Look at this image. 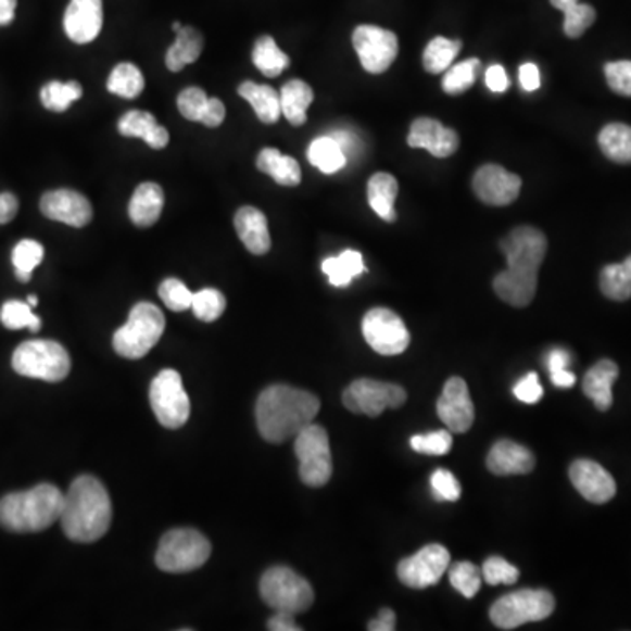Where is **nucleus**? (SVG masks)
Here are the masks:
<instances>
[{"label":"nucleus","mask_w":631,"mask_h":631,"mask_svg":"<svg viewBox=\"0 0 631 631\" xmlns=\"http://www.w3.org/2000/svg\"><path fill=\"white\" fill-rule=\"evenodd\" d=\"M500 250L507 268L493 281L496 295L513 307H527L535 299L539 268L547 253V239L535 227L514 228L502 239Z\"/></svg>","instance_id":"1"},{"label":"nucleus","mask_w":631,"mask_h":631,"mask_svg":"<svg viewBox=\"0 0 631 631\" xmlns=\"http://www.w3.org/2000/svg\"><path fill=\"white\" fill-rule=\"evenodd\" d=\"M319 399L311 391L288 384L265 388L256 400L260 436L273 444L295 439L318 416Z\"/></svg>","instance_id":"2"},{"label":"nucleus","mask_w":631,"mask_h":631,"mask_svg":"<svg viewBox=\"0 0 631 631\" xmlns=\"http://www.w3.org/2000/svg\"><path fill=\"white\" fill-rule=\"evenodd\" d=\"M113 519V505L104 484L93 476L74 479L65 495L60 516L62 530L68 541L90 544L108 533Z\"/></svg>","instance_id":"3"},{"label":"nucleus","mask_w":631,"mask_h":631,"mask_svg":"<svg viewBox=\"0 0 631 631\" xmlns=\"http://www.w3.org/2000/svg\"><path fill=\"white\" fill-rule=\"evenodd\" d=\"M65 495L55 484H37L0 500V525L14 533H36L59 521Z\"/></svg>","instance_id":"4"},{"label":"nucleus","mask_w":631,"mask_h":631,"mask_svg":"<svg viewBox=\"0 0 631 631\" xmlns=\"http://www.w3.org/2000/svg\"><path fill=\"white\" fill-rule=\"evenodd\" d=\"M164 330V313L151 302H139L130 311L128 321L114 333V351L123 358H142L159 344Z\"/></svg>","instance_id":"5"},{"label":"nucleus","mask_w":631,"mask_h":631,"mask_svg":"<svg viewBox=\"0 0 631 631\" xmlns=\"http://www.w3.org/2000/svg\"><path fill=\"white\" fill-rule=\"evenodd\" d=\"M14 373L46 382L64 381L71 373V356L56 341H27L14 351Z\"/></svg>","instance_id":"6"},{"label":"nucleus","mask_w":631,"mask_h":631,"mask_svg":"<svg viewBox=\"0 0 631 631\" xmlns=\"http://www.w3.org/2000/svg\"><path fill=\"white\" fill-rule=\"evenodd\" d=\"M211 542L191 528H178L165 533L156 550V565L168 573L197 570L210 559Z\"/></svg>","instance_id":"7"},{"label":"nucleus","mask_w":631,"mask_h":631,"mask_svg":"<svg viewBox=\"0 0 631 631\" xmlns=\"http://www.w3.org/2000/svg\"><path fill=\"white\" fill-rule=\"evenodd\" d=\"M260 595L274 610L291 614L305 613L314 604L310 581L288 567L268 568L260 581Z\"/></svg>","instance_id":"8"},{"label":"nucleus","mask_w":631,"mask_h":631,"mask_svg":"<svg viewBox=\"0 0 631 631\" xmlns=\"http://www.w3.org/2000/svg\"><path fill=\"white\" fill-rule=\"evenodd\" d=\"M554 596L545 590H519L491 605L490 619L500 630H516L527 622L544 621L554 613Z\"/></svg>","instance_id":"9"},{"label":"nucleus","mask_w":631,"mask_h":631,"mask_svg":"<svg viewBox=\"0 0 631 631\" xmlns=\"http://www.w3.org/2000/svg\"><path fill=\"white\" fill-rule=\"evenodd\" d=\"M295 454L299 458L300 479L311 488H321L332 477V451L325 428L319 425L305 427L295 437Z\"/></svg>","instance_id":"10"},{"label":"nucleus","mask_w":631,"mask_h":631,"mask_svg":"<svg viewBox=\"0 0 631 631\" xmlns=\"http://www.w3.org/2000/svg\"><path fill=\"white\" fill-rule=\"evenodd\" d=\"M407 393L395 382L358 379L351 382L342 393L345 409L355 414H365L370 418L381 416L387 409H399L405 404Z\"/></svg>","instance_id":"11"},{"label":"nucleus","mask_w":631,"mask_h":631,"mask_svg":"<svg viewBox=\"0 0 631 631\" xmlns=\"http://www.w3.org/2000/svg\"><path fill=\"white\" fill-rule=\"evenodd\" d=\"M150 404L162 427L181 428L190 418V399L173 368H165L151 382Z\"/></svg>","instance_id":"12"},{"label":"nucleus","mask_w":631,"mask_h":631,"mask_svg":"<svg viewBox=\"0 0 631 631\" xmlns=\"http://www.w3.org/2000/svg\"><path fill=\"white\" fill-rule=\"evenodd\" d=\"M365 341L382 356L402 355L411 344V333L399 314L384 307L368 311L362 321Z\"/></svg>","instance_id":"13"},{"label":"nucleus","mask_w":631,"mask_h":631,"mask_svg":"<svg viewBox=\"0 0 631 631\" xmlns=\"http://www.w3.org/2000/svg\"><path fill=\"white\" fill-rule=\"evenodd\" d=\"M353 46L359 64L370 74H382L399 55V37L387 28L359 25L353 33Z\"/></svg>","instance_id":"14"},{"label":"nucleus","mask_w":631,"mask_h":631,"mask_svg":"<svg viewBox=\"0 0 631 631\" xmlns=\"http://www.w3.org/2000/svg\"><path fill=\"white\" fill-rule=\"evenodd\" d=\"M450 564L451 554L444 545L428 544L409 558L402 559L396 576L405 586L425 590L441 581Z\"/></svg>","instance_id":"15"},{"label":"nucleus","mask_w":631,"mask_h":631,"mask_svg":"<svg viewBox=\"0 0 631 631\" xmlns=\"http://www.w3.org/2000/svg\"><path fill=\"white\" fill-rule=\"evenodd\" d=\"M437 414L451 433H467L472 428L476 411L467 382L462 377H451L445 382L441 399L437 402Z\"/></svg>","instance_id":"16"},{"label":"nucleus","mask_w":631,"mask_h":631,"mask_svg":"<svg viewBox=\"0 0 631 631\" xmlns=\"http://www.w3.org/2000/svg\"><path fill=\"white\" fill-rule=\"evenodd\" d=\"M474 193L488 205L513 204L521 191V178L500 165H482L472 179Z\"/></svg>","instance_id":"17"},{"label":"nucleus","mask_w":631,"mask_h":631,"mask_svg":"<svg viewBox=\"0 0 631 631\" xmlns=\"http://www.w3.org/2000/svg\"><path fill=\"white\" fill-rule=\"evenodd\" d=\"M39 207L46 218L65 223L68 227H87L93 218L90 200L79 191L67 190V188L46 191L41 197Z\"/></svg>","instance_id":"18"},{"label":"nucleus","mask_w":631,"mask_h":631,"mask_svg":"<svg viewBox=\"0 0 631 631\" xmlns=\"http://www.w3.org/2000/svg\"><path fill=\"white\" fill-rule=\"evenodd\" d=\"M573 488L591 504H607L616 495V481L602 465L591 459H576L568 470Z\"/></svg>","instance_id":"19"},{"label":"nucleus","mask_w":631,"mask_h":631,"mask_svg":"<svg viewBox=\"0 0 631 631\" xmlns=\"http://www.w3.org/2000/svg\"><path fill=\"white\" fill-rule=\"evenodd\" d=\"M104 23L102 0H71L64 14V28L71 41L88 45L96 41Z\"/></svg>","instance_id":"20"},{"label":"nucleus","mask_w":631,"mask_h":631,"mask_svg":"<svg viewBox=\"0 0 631 631\" xmlns=\"http://www.w3.org/2000/svg\"><path fill=\"white\" fill-rule=\"evenodd\" d=\"M407 144L411 148L427 150L436 159H447L458 150L459 137L453 128L444 127L441 122L422 116V118L414 119L411 125Z\"/></svg>","instance_id":"21"},{"label":"nucleus","mask_w":631,"mask_h":631,"mask_svg":"<svg viewBox=\"0 0 631 631\" xmlns=\"http://www.w3.org/2000/svg\"><path fill=\"white\" fill-rule=\"evenodd\" d=\"M488 470L495 476H525L535 468V454L518 442H496L487 459Z\"/></svg>","instance_id":"22"},{"label":"nucleus","mask_w":631,"mask_h":631,"mask_svg":"<svg viewBox=\"0 0 631 631\" xmlns=\"http://www.w3.org/2000/svg\"><path fill=\"white\" fill-rule=\"evenodd\" d=\"M237 234L244 242L245 250L253 255L262 256L270 251V234H268V222L265 214L256 207L244 205L237 211L234 218Z\"/></svg>","instance_id":"23"},{"label":"nucleus","mask_w":631,"mask_h":631,"mask_svg":"<svg viewBox=\"0 0 631 631\" xmlns=\"http://www.w3.org/2000/svg\"><path fill=\"white\" fill-rule=\"evenodd\" d=\"M118 132L123 137H139L153 150H164L171 139L167 128L162 127L153 114L139 110L123 114L118 122Z\"/></svg>","instance_id":"24"},{"label":"nucleus","mask_w":631,"mask_h":631,"mask_svg":"<svg viewBox=\"0 0 631 631\" xmlns=\"http://www.w3.org/2000/svg\"><path fill=\"white\" fill-rule=\"evenodd\" d=\"M618 376L619 367L613 359H600L598 364L588 370L582 381V390L596 409L605 413L613 407V384Z\"/></svg>","instance_id":"25"},{"label":"nucleus","mask_w":631,"mask_h":631,"mask_svg":"<svg viewBox=\"0 0 631 631\" xmlns=\"http://www.w3.org/2000/svg\"><path fill=\"white\" fill-rule=\"evenodd\" d=\"M164 190L156 182H142L134 191L130 204H128V216L134 225L139 228L153 227L162 216L164 210Z\"/></svg>","instance_id":"26"},{"label":"nucleus","mask_w":631,"mask_h":631,"mask_svg":"<svg viewBox=\"0 0 631 631\" xmlns=\"http://www.w3.org/2000/svg\"><path fill=\"white\" fill-rule=\"evenodd\" d=\"M368 204L374 213L384 222L393 223L396 219L395 200L399 195V181L388 173H376L368 179Z\"/></svg>","instance_id":"27"},{"label":"nucleus","mask_w":631,"mask_h":631,"mask_svg":"<svg viewBox=\"0 0 631 631\" xmlns=\"http://www.w3.org/2000/svg\"><path fill=\"white\" fill-rule=\"evenodd\" d=\"M204 50V37L193 27H181L176 33V41L168 48L165 64L168 71L179 73L187 65L195 64Z\"/></svg>","instance_id":"28"},{"label":"nucleus","mask_w":631,"mask_h":631,"mask_svg":"<svg viewBox=\"0 0 631 631\" xmlns=\"http://www.w3.org/2000/svg\"><path fill=\"white\" fill-rule=\"evenodd\" d=\"M256 167L282 187H299L302 181L299 162L291 156L282 155L276 148H264L260 151Z\"/></svg>","instance_id":"29"},{"label":"nucleus","mask_w":631,"mask_h":631,"mask_svg":"<svg viewBox=\"0 0 631 631\" xmlns=\"http://www.w3.org/2000/svg\"><path fill=\"white\" fill-rule=\"evenodd\" d=\"M281 99V114L291 125L300 127L307 122V110L314 100L313 88L302 79H291L279 93Z\"/></svg>","instance_id":"30"},{"label":"nucleus","mask_w":631,"mask_h":631,"mask_svg":"<svg viewBox=\"0 0 631 631\" xmlns=\"http://www.w3.org/2000/svg\"><path fill=\"white\" fill-rule=\"evenodd\" d=\"M237 91H239V96L242 99L250 102L260 122L273 125V123L281 118V99H279V93L273 87L244 81L241 87L237 88Z\"/></svg>","instance_id":"31"},{"label":"nucleus","mask_w":631,"mask_h":631,"mask_svg":"<svg viewBox=\"0 0 631 631\" xmlns=\"http://www.w3.org/2000/svg\"><path fill=\"white\" fill-rule=\"evenodd\" d=\"M323 273L327 274L328 281L336 288L350 287L355 277L362 276L367 270L364 256L359 251H342L339 256H330L321 264Z\"/></svg>","instance_id":"32"},{"label":"nucleus","mask_w":631,"mask_h":631,"mask_svg":"<svg viewBox=\"0 0 631 631\" xmlns=\"http://www.w3.org/2000/svg\"><path fill=\"white\" fill-rule=\"evenodd\" d=\"M600 150L616 164H631V127L624 123H610L598 136Z\"/></svg>","instance_id":"33"},{"label":"nucleus","mask_w":631,"mask_h":631,"mask_svg":"<svg viewBox=\"0 0 631 631\" xmlns=\"http://www.w3.org/2000/svg\"><path fill=\"white\" fill-rule=\"evenodd\" d=\"M307 159L323 174L339 173L348 164V156L332 136L314 139L307 150Z\"/></svg>","instance_id":"34"},{"label":"nucleus","mask_w":631,"mask_h":631,"mask_svg":"<svg viewBox=\"0 0 631 631\" xmlns=\"http://www.w3.org/2000/svg\"><path fill=\"white\" fill-rule=\"evenodd\" d=\"M600 290L616 302L631 299V255L622 264L604 267L600 274Z\"/></svg>","instance_id":"35"},{"label":"nucleus","mask_w":631,"mask_h":631,"mask_svg":"<svg viewBox=\"0 0 631 631\" xmlns=\"http://www.w3.org/2000/svg\"><path fill=\"white\" fill-rule=\"evenodd\" d=\"M253 64L267 78H276L290 65V59L276 45L274 37L262 36L256 39L255 48H253Z\"/></svg>","instance_id":"36"},{"label":"nucleus","mask_w":631,"mask_h":631,"mask_svg":"<svg viewBox=\"0 0 631 631\" xmlns=\"http://www.w3.org/2000/svg\"><path fill=\"white\" fill-rule=\"evenodd\" d=\"M551 4L564 11V30L570 39L581 37L595 23L596 11L590 4H581L579 0H551Z\"/></svg>","instance_id":"37"},{"label":"nucleus","mask_w":631,"mask_h":631,"mask_svg":"<svg viewBox=\"0 0 631 631\" xmlns=\"http://www.w3.org/2000/svg\"><path fill=\"white\" fill-rule=\"evenodd\" d=\"M108 90L123 99H137L144 91L141 68L130 62L116 65L108 79Z\"/></svg>","instance_id":"38"},{"label":"nucleus","mask_w":631,"mask_h":631,"mask_svg":"<svg viewBox=\"0 0 631 631\" xmlns=\"http://www.w3.org/2000/svg\"><path fill=\"white\" fill-rule=\"evenodd\" d=\"M462 50V41H451L445 37H436L428 42L427 50L422 53V67L430 74H442L453 65L454 59Z\"/></svg>","instance_id":"39"},{"label":"nucleus","mask_w":631,"mask_h":631,"mask_svg":"<svg viewBox=\"0 0 631 631\" xmlns=\"http://www.w3.org/2000/svg\"><path fill=\"white\" fill-rule=\"evenodd\" d=\"M81 97L83 87L78 81H51L41 88L42 105L53 113H64Z\"/></svg>","instance_id":"40"},{"label":"nucleus","mask_w":631,"mask_h":631,"mask_svg":"<svg viewBox=\"0 0 631 631\" xmlns=\"http://www.w3.org/2000/svg\"><path fill=\"white\" fill-rule=\"evenodd\" d=\"M479 68H481V62L477 59H468L459 64L451 65L442 78V88H444L445 93L447 96H462L465 91L470 90V87L476 83Z\"/></svg>","instance_id":"41"},{"label":"nucleus","mask_w":631,"mask_h":631,"mask_svg":"<svg viewBox=\"0 0 631 631\" xmlns=\"http://www.w3.org/2000/svg\"><path fill=\"white\" fill-rule=\"evenodd\" d=\"M42 258H45V248H42L41 242L33 241V239H23V241L14 245L11 260H13L14 273H16L18 281H30L34 268L37 265H41Z\"/></svg>","instance_id":"42"},{"label":"nucleus","mask_w":631,"mask_h":631,"mask_svg":"<svg viewBox=\"0 0 631 631\" xmlns=\"http://www.w3.org/2000/svg\"><path fill=\"white\" fill-rule=\"evenodd\" d=\"M0 321L10 330L28 328L30 332H37L41 328V319L33 313V307L27 302L20 300H8L0 310Z\"/></svg>","instance_id":"43"},{"label":"nucleus","mask_w":631,"mask_h":631,"mask_svg":"<svg viewBox=\"0 0 631 631\" xmlns=\"http://www.w3.org/2000/svg\"><path fill=\"white\" fill-rule=\"evenodd\" d=\"M225 310H227V299L222 291L205 288V290L197 291L193 295L191 311L200 321H216L225 313Z\"/></svg>","instance_id":"44"},{"label":"nucleus","mask_w":631,"mask_h":631,"mask_svg":"<svg viewBox=\"0 0 631 631\" xmlns=\"http://www.w3.org/2000/svg\"><path fill=\"white\" fill-rule=\"evenodd\" d=\"M450 582L454 590L465 598H474L479 593L482 584L481 568L470 561H459L450 568Z\"/></svg>","instance_id":"45"},{"label":"nucleus","mask_w":631,"mask_h":631,"mask_svg":"<svg viewBox=\"0 0 631 631\" xmlns=\"http://www.w3.org/2000/svg\"><path fill=\"white\" fill-rule=\"evenodd\" d=\"M159 295L167 305L168 310L174 311V313H181V311L191 310V302H193V293L188 290L185 282L179 281V279H165L159 288Z\"/></svg>","instance_id":"46"},{"label":"nucleus","mask_w":631,"mask_h":631,"mask_svg":"<svg viewBox=\"0 0 631 631\" xmlns=\"http://www.w3.org/2000/svg\"><path fill=\"white\" fill-rule=\"evenodd\" d=\"M482 579L490 584V586H499V584H514L519 579V568L505 561L500 556H491L484 561L481 568Z\"/></svg>","instance_id":"47"},{"label":"nucleus","mask_w":631,"mask_h":631,"mask_svg":"<svg viewBox=\"0 0 631 631\" xmlns=\"http://www.w3.org/2000/svg\"><path fill=\"white\" fill-rule=\"evenodd\" d=\"M411 447L416 453L432 454L442 456L447 454L453 447V436L450 430H439V432L428 433V436H414L411 439Z\"/></svg>","instance_id":"48"},{"label":"nucleus","mask_w":631,"mask_h":631,"mask_svg":"<svg viewBox=\"0 0 631 631\" xmlns=\"http://www.w3.org/2000/svg\"><path fill=\"white\" fill-rule=\"evenodd\" d=\"M207 100H210V97H207V93H205L202 88H185L178 97L179 113H181L185 118L190 119V122L200 123L202 114H204L205 111V105H207Z\"/></svg>","instance_id":"49"},{"label":"nucleus","mask_w":631,"mask_h":631,"mask_svg":"<svg viewBox=\"0 0 631 631\" xmlns=\"http://www.w3.org/2000/svg\"><path fill=\"white\" fill-rule=\"evenodd\" d=\"M605 79L618 96L631 97V60H619L605 65Z\"/></svg>","instance_id":"50"},{"label":"nucleus","mask_w":631,"mask_h":631,"mask_svg":"<svg viewBox=\"0 0 631 631\" xmlns=\"http://www.w3.org/2000/svg\"><path fill=\"white\" fill-rule=\"evenodd\" d=\"M432 490L433 495L437 500H445V502H456V500L462 496V488H459V482L456 481V477L450 472V470H444V468H439L432 474Z\"/></svg>","instance_id":"51"},{"label":"nucleus","mask_w":631,"mask_h":631,"mask_svg":"<svg viewBox=\"0 0 631 631\" xmlns=\"http://www.w3.org/2000/svg\"><path fill=\"white\" fill-rule=\"evenodd\" d=\"M514 395L525 402V404L541 402L544 390H542L541 382H539V376L535 373H530L522 377L521 381L514 387Z\"/></svg>","instance_id":"52"},{"label":"nucleus","mask_w":631,"mask_h":631,"mask_svg":"<svg viewBox=\"0 0 631 631\" xmlns=\"http://www.w3.org/2000/svg\"><path fill=\"white\" fill-rule=\"evenodd\" d=\"M225 114H227V110H225L222 100L216 99V97H211V99L207 100V105H205V111L204 114H202L200 123L210 128L219 127V125L225 122Z\"/></svg>","instance_id":"53"},{"label":"nucleus","mask_w":631,"mask_h":631,"mask_svg":"<svg viewBox=\"0 0 631 631\" xmlns=\"http://www.w3.org/2000/svg\"><path fill=\"white\" fill-rule=\"evenodd\" d=\"M487 85L495 93H504L509 90V76L502 65H491L487 71Z\"/></svg>","instance_id":"54"},{"label":"nucleus","mask_w":631,"mask_h":631,"mask_svg":"<svg viewBox=\"0 0 631 631\" xmlns=\"http://www.w3.org/2000/svg\"><path fill=\"white\" fill-rule=\"evenodd\" d=\"M519 81H521V87L527 91H535L541 88V73H539V67L532 62L528 64H522L519 67Z\"/></svg>","instance_id":"55"},{"label":"nucleus","mask_w":631,"mask_h":631,"mask_svg":"<svg viewBox=\"0 0 631 631\" xmlns=\"http://www.w3.org/2000/svg\"><path fill=\"white\" fill-rule=\"evenodd\" d=\"M20 202L16 195L5 191V193H0V225H5V223L13 222L18 214Z\"/></svg>","instance_id":"56"},{"label":"nucleus","mask_w":631,"mask_h":631,"mask_svg":"<svg viewBox=\"0 0 631 631\" xmlns=\"http://www.w3.org/2000/svg\"><path fill=\"white\" fill-rule=\"evenodd\" d=\"M295 614L285 613V610H277L273 618L268 619L267 628L270 631H300L302 628L299 627L293 618Z\"/></svg>","instance_id":"57"},{"label":"nucleus","mask_w":631,"mask_h":631,"mask_svg":"<svg viewBox=\"0 0 631 631\" xmlns=\"http://www.w3.org/2000/svg\"><path fill=\"white\" fill-rule=\"evenodd\" d=\"M370 631H393L396 628V616L391 609H381L377 618L368 622Z\"/></svg>","instance_id":"58"},{"label":"nucleus","mask_w":631,"mask_h":631,"mask_svg":"<svg viewBox=\"0 0 631 631\" xmlns=\"http://www.w3.org/2000/svg\"><path fill=\"white\" fill-rule=\"evenodd\" d=\"M568 364H570V355L565 350H553L547 355V367H550L551 374L564 370Z\"/></svg>","instance_id":"59"},{"label":"nucleus","mask_w":631,"mask_h":631,"mask_svg":"<svg viewBox=\"0 0 631 631\" xmlns=\"http://www.w3.org/2000/svg\"><path fill=\"white\" fill-rule=\"evenodd\" d=\"M332 137L337 142H339L345 156H348V153H355L356 148H358V139H356L353 134L341 132V130H339V132H333Z\"/></svg>","instance_id":"60"},{"label":"nucleus","mask_w":631,"mask_h":631,"mask_svg":"<svg viewBox=\"0 0 631 631\" xmlns=\"http://www.w3.org/2000/svg\"><path fill=\"white\" fill-rule=\"evenodd\" d=\"M18 0H0V27H5L13 23Z\"/></svg>","instance_id":"61"},{"label":"nucleus","mask_w":631,"mask_h":631,"mask_svg":"<svg viewBox=\"0 0 631 631\" xmlns=\"http://www.w3.org/2000/svg\"><path fill=\"white\" fill-rule=\"evenodd\" d=\"M551 381H553L554 387L572 388L576 384V376L568 368H564V370L551 374Z\"/></svg>","instance_id":"62"},{"label":"nucleus","mask_w":631,"mask_h":631,"mask_svg":"<svg viewBox=\"0 0 631 631\" xmlns=\"http://www.w3.org/2000/svg\"><path fill=\"white\" fill-rule=\"evenodd\" d=\"M37 302H39V300H37L36 295H30L27 299V304L30 305V307H33V310H34V307H36Z\"/></svg>","instance_id":"63"},{"label":"nucleus","mask_w":631,"mask_h":631,"mask_svg":"<svg viewBox=\"0 0 631 631\" xmlns=\"http://www.w3.org/2000/svg\"><path fill=\"white\" fill-rule=\"evenodd\" d=\"M181 27H182L181 23H179V22H174L173 23V30H174V33H178L179 28H181Z\"/></svg>","instance_id":"64"}]
</instances>
